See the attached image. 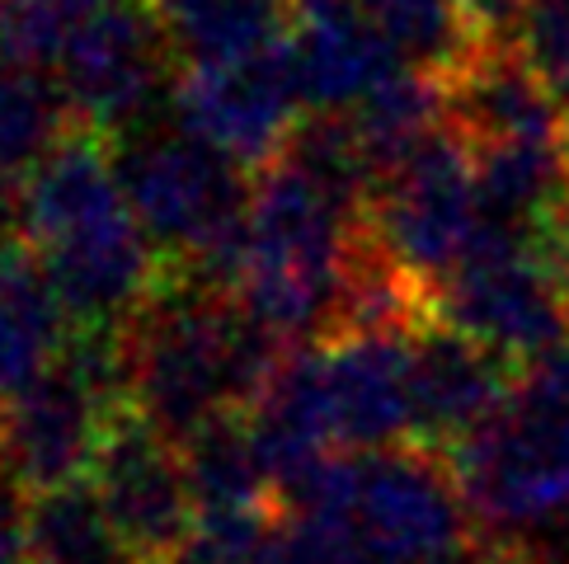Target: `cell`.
<instances>
[{
    "label": "cell",
    "instance_id": "1",
    "mask_svg": "<svg viewBox=\"0 0 569 564\" xmlns=\"http://www.w3.org/2000/svg\"><path fill=\"white\" fill-rule=\"evenodd\" d=\"M14 235L43 259L76 330L118 334L170 278L128 203L118 147L90 128H76L19 179Z\"/></svg>",
    "mask_w": 569,
    "mask_h": 564
},
{
    "label": "cell",
    "instance_id": "2",
    "mask_svg": "<svg viewBox=\"0 0 569 564\" xmlns=\"http://www.w3.org/2000/svg\"><path fill=\"white\" fill-rule=\"evenodd\" d=\"M118 349L132 410L170 442H189L217 419L246 414L288 353L231 292L184 273H170L118 330Z\"/></svg>",
    "mask_w": 569,
    "mask_h": 564
},
{
    "label": "cell",
    "instance_id": "3",
    "mask_svg": "<svg viewBox=\"0 0 569 564\" xmlns=\"http://www.w3.org/2000/svg\"><path fill=\"white\" fill-rule=\"evenodd\" d=\"M362 235L368 208L282 151L254 170L231 296L288 349L320 344L343 325Z\"/></svg>",
    "mask_w": 569,
    "mask_h": 564
},
{
    "label": "cell",
    "instance_id": "4",
    "mask_svg": "<svg viewBox=\"0 0 569 564\" xmlns=\"http://www.w3.org/2000/svg\"><path fill=\"white\" fill-rule=\"evenodd\" d=\"M278 508L325 527L349 564H447L476 536L452 461L419 442L320 461Z\"/></svg>",
    "mask_w": 569,
    "mask_h": 564
},
{
    "label": "cell",
    "instance_id": "5",
    "mask_svg": "<svg viewBox=\"0 0 569 564\" xmlns=\"http://www.w3.org/2000/svg\"><path fill=\"white\" fill-rule=\"evenodd\" d=\"M447 461L480 532L569 564V339L527 362L508 405Z\"/></svg>",
    "mask_w": 569,
    "mask_h": 564
},
{
    "label": "cell",
    "instance_id": "6",
    "mask_svg": "<svg viewBox=\"0 0 569 564\" xmlns=\"http://www.w3.org/2000/svg\"><path fill=\"white\" fill-rule=\"evenodd\" d=\"M118 174H123L137 221L147 226L170 273L231 292L250 212V184L240 179L236 160L184 128H170L118 151Z\"/></svg>",
    "mask_w": 569,
    "mask_h": 564
},
{
    "label": "cell",
    "instance_id": "7",
    "mask_svg": "<svg viewBox=\"0 0 569 564\" xmlns=\"http://www.w3.org/2000/svg\"><path fill=\"white\" fill-rule=\"evenodd\" d=\"M128 414L118 334L76 330L67 353L0 405V466L29 494L90 480L94 456Z\"/></svg>",
    "mask_w": 569,
    "mask_h": 564
},
{
    "label": "cell",
    "instance_id": "8",
    "mask_svg": "<svg viewBox=\"0 0 569 564\" xmlns=\"http://www.w3.org/2000/svg\"><path fill=\"white\" fill-rule=\"evenodd\" d=\"M368 231L381 254L423 296H433L438 282L452 278V269L485 235L476 160L466 141L442 128L429 147H419L400 170L386 174L372 193Z\"/></svg>",
    "mask_w": 569,
    "mask_h": 564
},
{
    "label": "cell",
    "instance_id": "9",
    "mask_svg": "<svg viewBox=\"0 0 569 564\" xmlns=\"http://www.w3.org/2000/svg\"><path fill=\"white\" fill-rule=\"evenodd\" d=\"M429 320L457 325L527 367L569 339V282L551 250L485 231L452 278L433 288Z\"/></svg>",
    "mask_w": 569,
    "mask_h": 564
},
{
    "label": "cell",
    "instance_id": "10",
    "mask_svg": "<svg viewBox=\"0 0 569 564\" xmlns=\"http://www.w3.org/2000/svg\"><path fill=\"white\" fill-rule=\"evenodd\" d=\"M170 109L174 128L231 155L240 170H263L278 160L301 118L311 113L288 43L236 57V62L179 67L170 80Z\"/></svg>",
    "mask_w": 569,
    "mask_h": 564
},
{
    "label": "cell",
    "instance_id": "11",
    "mask_svg": "<svg viewBox=\"0 0 569 564\" xmlns=\"http://www.w3.org/2000/svg\"><path fill=\"white\" fill-rule=\"evenodd\" d=\"M90 485L141 560L179 564L198 532V498L179 442L132 410L94 456Z\"/></svg>",
    "mask_w": 569,
    "mask_h": 564
},
{
    "label": "cell",
    "instance_id": "12",
    "mask_svg": "<svg viewBox=\"0 0 569 564\" xmlns=\"http://www.w3.org/2000/svg\"><path fill=\"white\" fill-rule=\"evenodd\" d=\"M311 353L339 456L415 442V330H339Z\"/></svg>",
    "mask_w": 569,
    "mask_h": 564
},
{
    "label": "cell",
    "instance_id": "13",
    "mask_svg": "<svg viewBox=\"0 0 569 564\" xmlns=\"http://www.w3.org/2000/svg\"><path fill=\"white\" fill-rule=\"evenodd\" d=\"M518 372L522 367L513 357L457 325H442V320L415 325V442L442 456L461 452L508 405Z\"/></svg>",
    "mask_w": 569,
    "mask_h": 564
},
{
    "label": "cell",
    "instance_id": "14",
    "mask_svg": "<svg viewBox=\"0 0 569 564\" xmlns=\"http://www.w3.org/2000/svg\"><path fill=\"white\" fill-rule=\"evenodd\" d=\"M438 80L447 132L466 141V151L569 132L560 104L513 38H476L452 67L438 71Z\"/></svg>",
    "mask_w": 569,
    "mask_h": 564
},
{
    "label": "cell",
    "instance_id": "15",
    "mask_svg": "<svg viewBox=\"0 0 569 564\" xmlns=\"http://www.w3.org/2000/svg\"><path fill=\"white\" fill-rule=\"evenodd\" d=\"M288 48L311 113H349L410 67L358 0H297Z\"/></svg>",
    "mask_w": 569,
    "mask_h": 564
},
{
    "label": "cell",
    "instance_id": "16",
    "mask_svg": "<svg viewBox=\"0 0 569 564\" xmlns=\"http://www.w3.org/2000/svg\"><path fill=\"white\" fill-rule=\"evenodd\" d=\"M76 339V320L24 240H0V386L6 400L48 372Z\"/></svg>",
    "mask_w": 569,
    "mask_h": 564
},
{
    "label": "cell",
    "instance_id": "17",
    "mask_svg": "<svg viewBox=\"0 0 569 564\" xmlns=\"http://www.w3.org/2000/svg\"><path fill=\"white\" fill-rule=\"evenodd\" d=\"M174 67L236 62L282 43L297 0H151Z\"/></svg>",
    "mask_w": 569,
    "mask_h": 564
},
{
    "label": "cell",
    "instance_id": "18",
    "mask_svg": "<svg viewBox=\"0 0 569 564\" xmlns=\"http://www.w3.org/2000/svg\"><path fill=\"white\" fill-rule=\"evenodd\" d=\"M24 541L33 564H147L104 508L90 480L38 490L24 503Z\"/></svg>",
    "mask_w": 569,
    "mask_h": 564
},
{
    "label": "cell",
    "instance_id": "19",
    "mask_svg": "<svg viewBox=\"0 0 569 564\" xmlns=\"http://www.w3.org/2000/svg\"><path fill=\"white\" fill-rule=\"evenodd\" d=\"M349 118H353L358 147L368 155V165L381 184L386 174L400 170L419 147H429V141L447 128L442 80H438V71L400 67L391 80H381L358 109H349Z\"/></svg>",
    "mask_w": 569,
    "mask_h": 564
},
{
    "label": "cell",
    "instance_id": "20",
    "mask_svg": "<svg viewBox=\"0 0 569 564\" xmlns=\"http://www.w3.org/2000/svg\"><path fill=\"white\" fill-rule=\"evenodd\" d=\"M80 128L62 80L52 71L0 67V174L19 189L33 165L62 147Z\"/></svg>",
    "mask_w": 569,
    "mask_h": 564
},
{
    "label": "cell",
    "instance_id": "21",
    "mask_svg": "<svg viewBox=\"0 0 569 564\" xmlns=\"http://www.w3.org/2000/svg\"><path fill=\"white\" fill-rule=\"evenodd\" d=\"M358 6L405 62L423 71H447L480 38L461 0H358Z\"/></svg>",
    "mask_w": 569,
    "mask_h": 564
},
{
    "label": "cell",
    "instance_id": "22",
    "mask_svg": "<svg viewBox=\"0 0 569 564\" xmlns=\"http://www.w3.org/2000/svg\"><path fill=\"white\" fill-rule=\"evenodd\" d=\"M513 43L522 48L569 123V0H537L513 29Z\"/></svg>",
    "mask_w": 569,
    "mask_h": 564
},
{
    "label": "cell",
    "instance_id": "23",
    "mask_svg": "<svg viewBox=\"0 0 569 564\" xmlns=\"http://www.w3.org/2000/svg\"><path fill=\"white\" fill-rule=\"evenodd\" d=\"M24 503L29 490L0 466V564H33L24 541Z\"/></svg>",
    "mask_w": 569,
    "mask_h": 564
},
{
    "label": "cell",
    "instance_id": "24",
    "mask_svg": "<svg viewBox=\"0 0 569 564\" xmlns=\"http://www.w3.org/2000/svg\"><path fill=\"white\" fill-rule=\"evenodd\" d=\"M466 19L480 38H513V29L522 24V14L537 6V0H461Z\"/></svg>",
    "mask_w": 569,
    "mask_h": 564
},
{
    "label": "cell",
    "instance_id": "25",
    "mask_svg": "<svg viewBox=\"0 0 569 564\" xmlns=\"http://www.w3.org/2000/svg\"><path fill=\"white\" fill-rule=\"evenodd\" d=\"M447 564H532V560H527V555L513 546V541L490 536V532H476Z\"/></svg>",
    "mask_w": 569,
    "mask_h": 564
},
{
    "label": "cell",
    "instance_id": "26",
    "mask_svg": "<svg viewBox=\"0 0 569 564\" xmlns=\"http://www.w3.org/2000/svg\"><path fill=\"white\" fill-rule=\"evenodd\" d=\"M6 216L14 221V184L0 174V226H6ZM0 240H10V235H0Z\"/></svg>",
    "mask_w": 569,
    "mask_h": 564
},
{
    "label": "cell",
    "instance_id": "27",
    "mask_svg": "<svg viewBox=\"0 0 569 564\" xmlns=\"http://www.w3.org/2000/svg\"><path fill=\"white\" fill-rule=\"evenodd\" d=\"M560 269H565V282H569V216H565V231H560Z\"/></svg>",
    "mask_w": 569,
    "mask_h": 564
},
{
    "label": "cell",
    "instance_id": "28",
    "mask_svg": "<svg viewBox=\"0 0 569 564\" xmlns=\"http://www.w3.org/2000/svg\"><path fill=\"white\" fill-rule=\"evenodd\" d=\"M0 405H6V386H0Z\"/></svg>",
    "mask_w": 569,
    "mask_h": 564
}]
</instances>
